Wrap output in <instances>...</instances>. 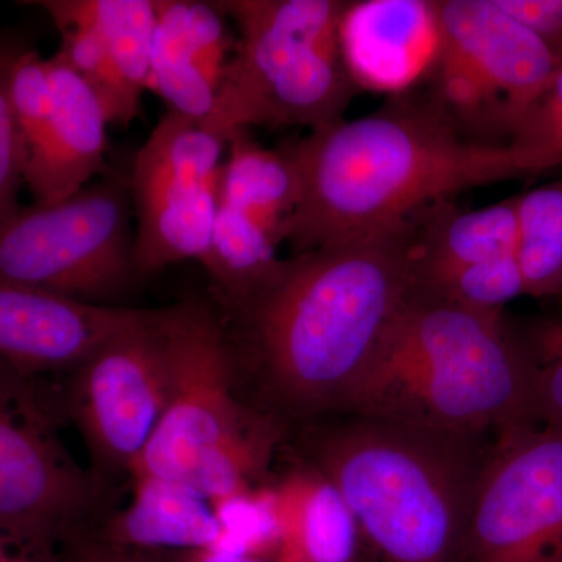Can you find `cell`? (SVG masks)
<instances>
[{
	"instance_id": "6",
	"label": "cell",
	"mask_w": 562,
	"mask_h": 562,
	"mask_svg": "<svg viewBox=\"0 0 562 562\" xmlns=\"http://www.w3.org/2000/svg\"><path fill=\"white\" fill-rule=\"evenodd\" d=\"M236 46L210 120L228 140L250 127H305L344 120L353 95L341 50L342 0H217Z\"/></svg>"
},
{
	"instance_id": "31",
	"label": "cell",
	"mask_w": 562,
	"mask_h": 562,
	"mask_svg": "<svg viewBox=\"0 0 562 562\" xmlns=\"http://www.w3.org/2000/svg\"><path fill=\"white\" fill-rule=\"evenodd\" d=\"M61 550L46 549L0 530V562H60Z\"/></svg>"
},
{
	"instance_id": "21",
	"label": "cell",
	"mask_w": 562,
	"mask_h": 562,
	"mask_svg": "<svg viewBox=\"0 0 562 562\" xmlns=\"http://www.w3.org/2000/svg\"><path fill=\"white\" fill-rule=\"evenodd\" d=\"M35 5L94 29L128 87L143 95L155 31L154 0H43Z\"/></svg>"
},
{
	"instance_id": "30",
	"label": "cell",
	"mask_w": 562,
	"mask_h": 562,
	"mask_svg": "<svg viewBox=\"0 0 562 562\" xmlns=\"http://www.w3.org/2000/svg\"><path fill=\"white\" fill-rule=\"evenodd\" d=\"M60 562H169L161 554L143 552V550L127 549V547L113 546L92 536H83L69 542L61 550Z\"/></svg>"
},
{
	"instance_id": "3",
	"label": "cell",
	"mask_w": 562,
	"mask_h": 562,
	"mask_svg": "<svg viewBox=\"0 0 562 562\" xmlns=\"http://www.w3.org/2000/svg\"><path fill=\"white\" fill-rule=\"evenodd\" d=\"M342 408L469 441L541 422L530 351L502 312L414 283Z\"/></svg>"
},
{
	"instance_id": "1",
	"label": "cell",
	"mask_w": 562,
	"mask_h": 562,
	"mask_svg": "<svg viewBox=\"0 0 562 562\" xmlns=\"http://www.w3.org/2000/svg\"><path fill=\"white\" fill-rule=\"evenodd\" d=\"M413 288L412 227L371 241L280 258L233 294L211 295L238 376L273 408H342Z\"/></svg>"
},
{
	"instance_id": "7",
	"label": "cell",
	"mask_w": 562,
	"mask_h": 562,
	"mask_svg": "<svg viewBox=\"0 0 562 562\" xmlns=\"http://www.w3.org/2000/svg\"><path fill=\"white\" fill-rule=\"evenodd\" d=\"M131 169L109 165L76 194L0 224V280L117 306L140 281L133 261Z\"/></svg>"
},
{
	"instance_id": "20",
	"label": "cell",
	"mask_w": 562,
	"mask_h": 562,
	"mask_svg": "<svg viewBox=\"0 0 562 562\" xmlns=\"http://www.w3.org/2000/svg\"><path fill=\"white\" fill-rule=\"evenodd\" d=\"M438 203L412 224L413 283L432 288L479 262L517 257V195L482 210Z\"/></svg>"
},
{
	"instance_id": "4",
	"label": "cell",
	"mask_w": 562,
	"mask_h": 562,
	"mask_svg": "<svg viewBox=\"0 0 562 562\" xmlns=\"http://www.w3.org/2000/svg\"><path fill=\"white\" fill-rule=\"evenodd\" d=\"M308 443L384 561L450 562L462 549L484 461L475 441L357 414Z\"/></svg>"
},
{
	"instance_id": "19",
	"label": "cell",
	"mask_w": 562,
	"mask_h": 562,
	"mask_svg": "<svg viewBox=\"0 0 562 562\" xmlns=\"http://www.w3.org/2000/svg\"><path fill=\"white\" fill-rule=\"evenodd\" d=\"M132 501L92 538L143 552L216 549L222 525L213 503L183 484L155 476L132 479Z\"/></svg>"
},
{
	"instance_id": "32",
	"label": "cell",
	"mask_w": 562,
	"mask_h": 562,
	"mask_svg": "<svg viewBox=\"0 0 562 562\" xmlns=\"http://www.w3.org/2000/svg\"><path fill=\"white\" fill-rule=\"evenodd\" d=\"M169 562H273L268 558L227 552L221 549L188 550V552H168Z\"/></svg>"
},
{
	"instance_id": "28",
	"label": "cell",
	"mask_w": 562,
	"mask_h": 562,
	"mask_svg": "<svg viewBox=\"0 0 562 562\" xmlns=\"http://www.w3.org/2000/svg\"><path fill=\"white\" fill-rule=\"evenodd\" d=\"M509 146L562 161V66L525 114Z\"/></svg>"
},
{
	"instance_id": "34",
	"label": "cell",
	"mask_w": 562,
	"mask_h": 562,
	"mask_svg": "<svg viewBox=\"0 0 562 562\" xmlns=\"http://www.w3.org/2000/svg\"><path fill=\"white\" fill-rule=\"evenodd\" d=\"M558 314H560V316L562 317V303H561L560 313H558Z\"/></svg>"
},
{
	"instance_id": "11",
	"label": "cell",
	"mask_w": 562,
	"mask_h": 562,
	"mask_svg": "<svg viewBox=\"0 0 562 562\" xmlns=\"http://www.w3.org/2000/svg\"><path fill=\"white\" fill-rule=\"evenodd\" d=\"M171 392L162 308L103 342L70 372L65 409L90 450L92 472L113 486L132 476Z\"/></svg>"
},
{
	"instance_id": "17",
	"label": "cell",
	"mask_w": 562,
	"mask_h": 562,
	"mask_svg": "<svg viewBox=\"0 0 562 562\" xmlns=\"http://www.w3.org/2000/svg\"><path fill=\"white\" fill-rule=\"evenodd\" d=\"M439 49L436 2H350L341 22V50L353 85L401 94L430 72Z\"/></svg>"
},
{
	"instance_id": "25",
	"label": "cell",
	"mask_w": 562,
	"mask_h": 562,
	"mask_svg": "<svg viewBox=\"0 0 562 562\" xmlns=\"http://www.w3.org/2000/svg\"><path fill=\"white\" fill-rule=\"evenodd\" d=\"M420 288V286H419ZM424 290L486 312H502L505 303L525 295L522 272L516 255L469 266Z\"/></svg>"
},
{
	"instance_id": "23",
	"label": "cell",
	"mask_w": 562,
	"mask_h": 562,
	"mask_svg": "<svg viewBox=\"0 0 562 562\" xmlns=\"http://www.w3.org/2000/svg\"><path fill=\"white\" fill-rule=\"evenodd\" d=\"M41 9L49 14L55 27L60 32L58 54L98 95L110 125L127 127L132 124L138 117L143 95L128 87L98 32L85 22L74 20L58 11L46 7Z\"/></svg>"
},
{
	"instance_id": "9",
	"label": "cell",
	"mask_w": 562,
	"mask_h": 562,
	"mask_svg": "<svg viewBox=\"0 0 562 562\" xmlns=\"http://www.w3.org/2000/svg\"><path fill=\"white\" fill-rule=\"evenodd\" d=\"M32 379L0 397V530L63 550L113 514V486L81 468Z\"/></svg>"
},
{
	"instance_id": "18",
	"label": "cell",
	"mask_w": 562,
	"mask_h": 562,
	"mask_svg": "<svg viewBox=\"0 0 562 562\" xmlns=\"http://www.w3.org/2000/svg\"><path fill=\"white\" fill-rule=\"evenodd\" d=\"M276 520L273 562H353L357 522L341 494L312 464L268 487Z\"/></svg>"
},
{
	"instance_id": "14",
	"label": "cell",
	"mask_w": 562,
	"mask_h": 562,
	"mask_svg": "<svg viewBox=\"0 0 562 562\" xmlns=\"http://www.w3.org/2000/svg\"><path fill=\"white\" fill-rule=\"evenodd\" d=\"M151 310L92 305L0 280V361L27 379L70 373L103 342L146 319Z\"/></svg>"
},
{
	"instance_id": "8",
	"label": "cell",
	"mask_w": 562,
	"mask_h": 562,
	"mask_svg": "<svg viewBox=\"0 0 562 562\" xmlns=\"http://www.w3.org/2000/svg\"><path fill=\"white\" fill-rule=\"evenodd\" d=\"M436 11L430 101L468 138L506 146L560 66L495 0H442Z\"/></svg>"
},
{
	"instance_id": "33",
	"label": "cell",
	"mask_w": 562,
	"mask_h": 562,
	"mask_svg": "<svg viewBox=\"0 0 562 562\" xmlns=\"http://www.w3.org/2000/svg\"><path fill=\"white\" fill-rule=\"evenodd\" d=\"M22 379H27V376L21 375V373L13 371L10 366H7L5 362L0 361V397L7 391H10L14 384L21 382Z\"/></svg>"
},
{
	"instance_id": "13",
	"label": "cell",
	"mask_w": 562,
	"mask_h": 562,
	"mask_svg": "<svg viewBox=\"0 0 562 562\" xmlns=\"http://www.w3.org/2000/svg\"><path fill=\"white\" fill-rule=\"evenodd\" d=\"M299 202V180L286 151L268 149L238 132L228 138L209 258L211 295L241 291L280 260L284 228Z\"/></svg>"
},
{
	"instance_id": "27",
	"label": "cell",
	"mask_w": 562,
	"mask_h": 562,
	"mask_svg": "<svg viewBox=\"0 0 562 562\" xmlns=\"http://www.w3.org/2000/svg\"><path fill=\"white\" fill-rule=\"evenodd\" d=\"M21 47L0 43V224L20 211L24 160L10 99V76Z\"/></svg>"
},
{
	"instance_id": "26",
	"label": "cell",
	"mask_w": 562,
	"mask_h": 562,
	"mask_svg": "<svg viewBox=\"0 0 562 562\" xmlns=\"http://www.w3.org/2000/svg\"><path fill=\"white\" fill-rule=\"evenodd\" d=\"M520 335L536 369L539 420L562 427V317L536 322Z\"/></svg>"
},
{
	"instance_id": "12",
	"label": "cell",
	"mask_w": 562,
	"mask_h": 562,
	"mask_svg": "<svg viewBox=\"0 0 562 562\" xmlns=\"http://www.w3.org/2000/svg\"><path fill=\"white\" fill-rule=\"evenodd\" d=\"M462 549L469 562H562V427L502 432L480 469Z\"/></svg>"
},
{
	"instance_id": "5",
	"label": "cell",
	"mask_w": 562,
	"mask_h": 562,
	"mask_svg": "<svg viewBox=\"0 0 562 562\" xmlns=\"http://www.w3.org/2000/svg\"><path fill=\"white\" fill-rule=\"evenodd\" d=\"M162 330L171 392L131 479L180 483L213 505L260 490L279 428L239 397L235 358L213 303L184 299L166 306Z\"/></svg>"
},
{
	"instance_id": "2",
	"label": "cell",
	"mask_w": 562,
	"mask_h": 562,
	"mask_svg": "<svg viewBox=\"0 0 562 562\" xmlns=\"http://www.w3.org/2000/svg\"><path fill=\"white\" fill-rule=\"evenodd\" d=\"M281 149L299 180L284 228L292 255L397 235L462 191L562 168L550 155L468 138L430 99L398 98Z\"/></svg>"
},
{
	"instance_id": "24",
	"label": "cell",
	"mask_w": 562,
	"mask_h": 562,
	"mask_svg": "<svg viewBox=\"0 0 562 562\" xmlns=\"http://www.w3.org/2000/svg\"><path fill=\"white\" fill-rule=\"evenodd\" d=\"M10 99L25 162L40 143L54 105L49 66L38 50H18L11 66Z\"/></svg>"
},
{
	"instance_id": "15",
	"label": "cell",
	"mask_w": 562,
	"mask_h": 562,
	"mask_svg": "<svg viewBox=\"0 0 562 562\" xmlns=\"http://www.w3.org/2000/svg\"><path fill=\"white\" fill-rule=\"evenodd\" d=\"M154 5L146 91L158 95L168 111L203 124L213 113L236 46L228 18L216 2L154 0Z\"/></svg>"
},
{
	"instance_id": "22",
	"label": "cell",
	"mask_w": 562,
	"mask_h": 562,
	"mask_svg": "<svg viewBox=\"0 0 562 562\" xmlns=\"http://www.w3.org/2000/svg\"><path fill=\"white\" fill-rule=\"evenodd\" d=\"M517 261L525 295L562 294V177L517 195Z\"/></svg>"
},
{
	"instance_id": "16",
	"label": "cell",
	"mask_w": 562,
	"mask_h": 562,
	"mask_svg": "<svg viewBox=\"0 0 562 562\" xmlns=\"http://www.w3.org/2000/svg\"><path fill=\"white\" fill-rule=\"evenodd\" d=\"M54 105L40 143L24 162V184L35 205L65 201L106 168L105 110L60 54L47 58Z\"/></svg>"
},
{
	"instance_id": "29",
	"label": "cell",
	"mask_w": 562,
	"mask_h": 562,
	"mask_svg": "<svg viewBox=\"0 0 562 562\" xmlns=\"http://www.w3.org/2000/svg\"><path fill=\"white\" fill-rule=\"evenodd\" d=\"M502 10L528 29L562 66V0H495Z\"/></svg>"
},
{
	"instance_id": "10",
	"label": "cell",
	"mask_w": 562,
	"mask_h": 562,
	"mask_svg": "<svg viewBox=\"0 0 562 562\" xmlns=\"http://www.w3.org/2000/svg\"><path fill=\"white\" fill-rule=\"evenodd\" d=\"M228 140L166 110L131 168L133 261L140 281L183 261H206Z\"/></svg>"
}]
</instances>
